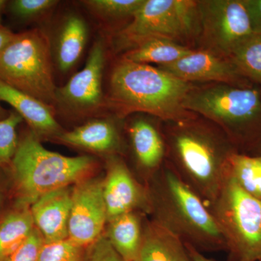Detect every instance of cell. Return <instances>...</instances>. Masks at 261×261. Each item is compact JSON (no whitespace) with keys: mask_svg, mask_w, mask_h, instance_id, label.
Wrapping results in <instances>:
<instances>
[{"mask_svg":"<svg viewBox=\"0 0 261 261\" xmlns=\"http://www.w3.org/2000/svg\"><path fill=\"white\" fill-rule=\"evenodd\" d=\"M168 123L163 130L166 161L209 208L226 180L228 160L238 150L208 121Z\"/></svg>","mask_w":261,"mask_h":261,"instance_id":"1","label":"cell"},{"mask_svg":"<svg viewBox=\"0 0 261 261\" xmlns=\"http://www.w3.org/2000/svg\"><path fill=\"white\" fill-rule=\"evenodd\" d=\"M147 188L153 222L199 251L226 250V241L210 209L167 161Z\"/></svg>","mask_w":261,"mask_h":261,"instance_id":"2","label":"cell"},{"mask_svg":"<svg viewBox=\"0 0 261 261\" xmlns=\"http://www.w3.org/2000/svg\"><path fill=\"white\" fill-rule=\"evenodd\" d=\"M194 87L159 67L122 58L111 73L108 102L121 116L143 113L178 123L195 118L184 107Z\"/></svg>","mask_w":261,"mask_h":261,"instance_id":"3","label":"cell"},{"mask_svg":"<svg viewBox=\"0 0 261 261\" xmlns=\"http://www.w3.org/2000/svg\"><path fill=\"white\" fill-rule=\"evenodd\" d=\"M218 127L239 152L256 154L261 148V90L258 87L214 83L194 87L184 102Z\"/></svg>","mask_w":261,"mask_h":261,"instance_id":"4","label":"cell"},{"mask_svg":"<svg viewBox=\"0 0 261 261\" xmlns=\"http://www.w3.org/2000/svg\"><path fill=\"white\" fill-rule=\"evenodd\" d=\"M91 156L67 157L43 147L34 132L19 137L18 145L9 168L13 200L31 205L48 192L83 181L97 168Z\"/></svg>","mask_w":261,"mask_h":261,"instance_id":"5","label":"cell"},{"mask_svg":"<svg viewBox=\"0 0 261 261\" xmlns=\"http://www.w3.org/2000/svg\"><path fill=\"white\" fill-rule=\"evenodd\" d=\"M0 81L56 108L50 42L39 29L16 33L0 53Z\"/></svg>","mask_w":261,"mask_h":261,"instance_id":"6","label":"cell"},{"mask_svg":"<svg viewBox=\"0 0 261 261\" xmlns=\"http://www.w3.org/2000/svg\"><path fill=\"white\" fill-rule=\"evenodd\" d=\"M209 209L231 261L261 260V200L244 191L227 175Z\"/></svg>","mask_w":261,"mask_h":261,"instance_id":"7","label":"cell"},{"mask_svg":"<svg viewBox=\"0 0 261 261\" xmlns=\"http://www.w3.org/2000/svg\"><path fill=\"white\" fill-rule=\"evenodd\" d=\"M198 3L191 0H145L120 32V40L133 47L152 37L185 39L200 34Z\"/></svg>","mask_w":261,"mask_h":261,"instance_id":"8","label":"cell"},{"mask_svg":"<svg viewBox=\"0 0 261 261\" xmlns=\"http://www.w3.org/2000/svg\"><path fill=\"white\" fill-rule=\"evenodd\" d=\"M198 3L200 34L206 50L228 59L253 35L244 0H203Z\"/></svg>","mask_w":261,"mask_h":261,"instance_id":"9","label":"cell"},{"mask_svg":"<svg viewBox=\"0 0 261 261\" xmlns=\"http://www.w3.org/2000/svg\"><path fill=\"white\" fill-rule=\"evenodd\" d=\"M108 221L103 181L84 179L75 184L68 221V240L84 247L100 238Z\"/></svg>","mask_w":261,"mask_h":261,"instance_id":"10","label":"cell"},{"mask_svg":"<svg viewBox=\"0 0 261 261\" xmlns=\"http://www.w3.org/2000/svg\"><path fill=\"white\" fill-rule=\"evenodd\" d=\"M105 61L102 44L96 42L84 68L63 87L57 89L56 106L73 114H87L99 109L104 102L102 81Z\"/></svg>","mask_w":261,"mask_h":261,"instance_id":"11","label":"cell"},{"mask_svg":"<svg viewBox=\"0 0 261 261\" xmlns=\"http://www.w3.org/2000/svg\"><path fill=\"white\" fill-rule=\"evenodd\" d=\"M103 197L108 221L132 211L149 213L147 186L141 185L124 161L117 156L109 160L107 175L103 181Z\"/></svg>","mask_w":261,"mask_h":261,"instance_id":"12","label":"cell"},{"mask_svg":"<svg viewBox=\"0 0 261 261\" xmlns=\"http://www.w3.org/2000/svg\"><path fill=\"white\" fill-rule=\"evenodd\" d=\"M159 68L176 78L189 83L210 82L250 87L251 82L238 73L229 60L202 49L192 50L190 54L169 65Z\"/></svg>","mask_w":261,"mask_h":261,"instance_id":"13","label":"cell"},{"mask_svg":"<svg viewBox=\"0 0 261 261\" xmlns=\"http://www.w3.org/2000/svg\"><path fill=\"white\" fill-rule=\"evenodd\" d=\"M137 169L147 186L166 161L167 147L164 132L145 118H137L127 128Z\"/></svg>","mask_w":261,"mask_h":261,"instance_id":"14","label":"cell"},{"mask_svg":"<svg viewBox=\"0 0 261 261\" xmlns=\"http://www.w3.org/2000/svg\"><path fill=\"white\" fill-rule=\"evenodd\" d=\"M72 191L68 187L48 192L30 205L34 226L45 242L68 239Z\"/></svg>","mask_w":261,"mask_h":261,"instance_id":"15","label":"cell"},{"mask_svg":"<svg viewBox=\"0 0 261 261\" xmlns=\"http://www.w3.org/2000/svg\"><path fill=\"white\" fill-rule=\"evenodd\" d=\"M0 102L8 103L13 107V111L23 118L37 137H58L63 133L55 118L56 108L13 88L2 81Z\"/></svg>","mask_w":261,"mask_h":261,"instance_id":"16","label":"cell"},{"mask_svg":"<svg viewBox=\"0 0 261 261\" xmlns=\"http://www.w3.org/2000/svg\"><path fill=\"white\" fill-rule=\"evenodd\" d=\"M58 137L68 145L99 153L112 154L122 149L118 128L107 119L87 122L70 132H63Z\"/></svg>","mask_w":261,"mask_h":261,"instance_id":"17","label":"cell"},{"mask_svg":"<svg viewBox=\"0 0 261 261\" xmlns=\"http://www.w3.org/2000/svg\"><path fill=\"white\" fill-rule=\"evenodd\" d=\"M135 261H192V259L182 240L151 221L144 228L142 245Z\"/></svg>","mask_w":261,"mask_h":261,"instance_id":"18","label":"cell"},{"mask_svg":"<svg viewBox=\"0 0 261 261\" xmlns=\"http://www.w3.org/2000/svg\"><path fill=\"white\" fill-rule=\"evenodd\" d=\"M107 238L114 250L124 260L135 261L143 239L142 217L137 211L120 215L108 221Z\"/></svg>","mask_w":261,"mask_h":261,"instance_id":"19","label":"cell"},{"mask_svg":"<svg viewBox=\"0 0 261 261\" xmlns=\"http://www.w3.org/2000/svg\"><path fill=\"white\" fill-rule=\"evenodd\" d=\"M13 202L0 219V261H5L32 232L30 205Z\"/></svg>","mask_w":261,"mask_h":261,"instance_id":"20","label":"cell"},{"mask_svg":"<svg viewBox=\"0 0 261 261\" xmlns=\"http://www.w3.org/2000/svg\"><path fill=\"white\" fill-rule=\"evenodd\" d=\"M192 50L172 39L152 37L137 43L123 56V59L143 64L157 63L161 66L175 63Z\"/></svg>","mask_w":261,"mask_h":261,"instance_id":"21","label":"cell"},{"mask_svg":"<svg viewBox=\"0 0 261 261\" xmlns=\"http://www.w3.org/2000/svg\"><path fill=\"white\" fill-rule=\"evenodd\" d=\"M88 39V27L83 18L70 15L63 23L58 37L56 60L62 71L69 70L78 62Z\"/></svg>","mask_w":261,"mask_h":261,"instance_id":"22","label":"cell"},{"mask_svg":"<svg viewBox=\"0 0 261 261\" xmlns=\"http://www.w3.org/2000/svg\"><path fill=\"white\" fill-rule=\"evenodd\" d=\"M227 175L244 191L261 200V153L234 152L228 160Z\"/></svg>","mask_w":261,"mask_h":261,"instance_id":"23","label":"cell"},{"mask_svg":"<svg viewBox=\"0 0 261 261\" xmlns=\"http://www.w3.org/2000/svg\"><path fill=\"white\" fill-rule=\"evenodd\" d=\"M228 60L245 80L261 85V34L244 41Z\"/></svg>","mask_w":261,"mask_h":261,"instance_id":"24","label":"cell"},{"mask_svg":"<svg viewBox=\"0 0 261 261\" xmlns=\"http://www.w3.org/2000/svg\"><path fill=\"white\" fill-rule=\"evenodd\" d=\"M23 121V118L15 111L0 120V169L9 168L18 147V128Z\"/></svg>","mask_w":261,"mask_h":261,"instance_id":"25","label":"cell"},{"mask_svg":"<svg viewBox=\"0 0 261 261\" xmlns=\"http://www.w3.org/2000/svg\"><path fill=\"white\" fill-rule=\"evenodd\" d=\"M58 4L56 0H13L7 3L5 12L15 21L27 23L45 14Z\"/></svg>","mask_w":261,"mask_h":261,"instance_id":"26","label":"cell"},{"mask_svg":"<svg viewBox=\"0 0 261 261\" xmlns=\"http://www.w3.org/2000/svg\"><path fill=\"white\" fill-rule=\"evenodd\" d=\"M145 0H88L84 1L89 9L98 15L111 18L133 17Z\"/></svg>","mask_w":261,"mask_h":261,"instance_id":"27","label":"cell"},{"mask_svg":"<svg viewBox=\"0 0 261 261\" xmlns=\"http://www.w3.org/2000/svg\"><path fill=\"white\" fill-rule=\"evenodd\" d=\"M83 249L68 239L56 242L44 241L39 261H85Z\"/></svg>","mask_w":261,"mask_h":261,"instance_id":"28","label":"cell"},{"mask_svg":"<svg viewBox=\"0 0 261 261\" xmlns=\"http://www.w3.org/2000/svg\"><path fill=\"white\" fill-rule=\"evenodd\" d=\"M44 243L42 235L34 228L27 240L5 261H39Z\"/></svg>","mask_w":261,"mask_h":261,"instance_id":"29","label":"cell"},{"mask_svg":"<svg viewBox=\"0 0 261 261\" xmlns=\"http://www.w3.org/2000/svg\"><path fill=\"white\" fill-rule=\"evenodd\" d=\"M85 261H126L114 250L106 237L101 236L89 245Z\"/></svg>","mask_w":261,"mask_h":261,"instance_id":"30","label":"cell"},{"mask_svg":"<svg viewBox=\"0 0 261 261\" xmlns=\"http://www.w3.org/2000/svg\"><path fill=\"white\" fill-rule=\"evenodd\" d=\"M252 32L261 34V0H244Z\"/></svg>","mask_w":261,"mask_h":261,"instance_id":"31","label":"cell"},{"mask_svg":"<svg viewBox=\"0 0 261 261\" xmlns=\"http://www.w3.org/2000/svg\"><path fill=\"white\" fill-rule=\"evenodd\" d=\"M3 170L4 169H0V219L3 217L5 211L8 210V208H5V202H6L7 199L9 196L12 197L11 188H10L8 171L6 169V174L3 178L5 169L4 173H3Z\"/></svg>","mask_w":261,"mask_h":261,"instance_id":"32","label":"cell"},{"mask_svg":"<svg viewBox=\"0 0 261 261\" xmlns=\"http://www.w3.org/2000/svg\"><path fill=\"white\" fill-rule=\"evenodd\" d=\"M15 34L8 27L0 25V53H2L10 42L13 40Z\"/></svg>","mask_w":261,"mask_h":261,"instance_id":"33","label":"cell"},{"mask_svg":"<svg viewBox=\"0 0 261 261\" xmlns=\"http://www.w3.org/2000/svg\"><path fill=\"white\" fill-rule=\"evenodd\" d=\"M185 245H186L187 250H188L192 261H216L205 257V255L201 253L200 251H199V250H197L195 247H192V245H187V244H185Z\"/></svg>","mask_w":261,"mask_h":261,"instance_id":"34","label":"cell"},{"mask_svg":"<svg viewBox=\"0 0 261 261\" xmlns=\"http://www.w3.org/2000/svg\"><path fill=\"white\" fill-rule=\"evenodd\" d=\"M8 1L5 0H0V25L2 24V20H3V16L5 13V9H6V5Z\"/></svg>","mask_w":261,"mask_h":261,"instance_id":"35","label":"cell"},{"mask_svg":"<svg viewBox=\"0 0 261 261\" xmlns=\"http://www.w3.org/2000/svg\"><path fill=\"white\" fill-rule=\"evenodd\" d=\"M10 111H8V110L5 109V108H3L2 105L0 104V120L5 119L7 117L9 116Z\"/></svg>","mask_w":261,"mask_h":261,"instance_id":"36","label":"cell"},{"mask_svg":"<svg viewBox=\"0 0 261 261\" xmlns=\"http://www.w3.org/2000/svg\"><path fill=\"white\" fill-rule=\"evenodd\" d=\"M259 153H261V148L260 149H259L258 152H257L256 154H259Z\"/></svg>","mask_w":261,"mask_h":261,"instance_id":"37","label":"cell"},{"mask_svg":"<svg viewBox=\"0 0 261 261\" xmlns=\"http://www.w3.org/2000/svg\"><path fill=\"white\" fill-rule=\"evenodd\" d=\"M260 261H261V260H260Z\"/></svg>","mask_w":261,"mask_h":261,"instance_id":"38","label":"cell"}]
</instances>
